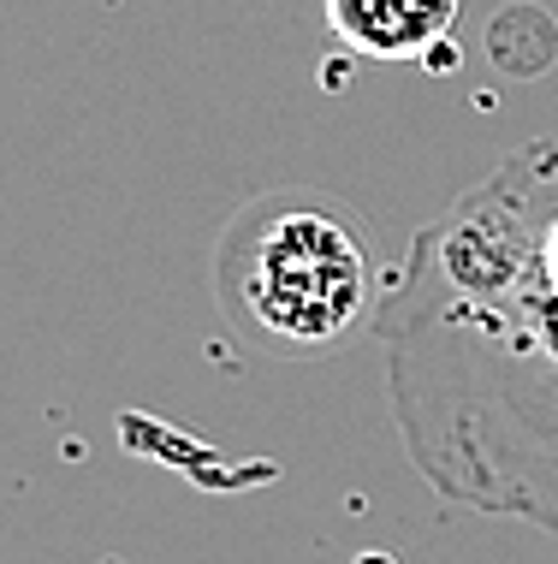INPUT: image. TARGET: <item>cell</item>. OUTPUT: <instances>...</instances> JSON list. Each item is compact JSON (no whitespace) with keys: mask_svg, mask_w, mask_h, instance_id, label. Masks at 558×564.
<instances>
[{"mask_svg":"<svg viewBox=\"0 0 558 564\" xmlns=\"http://www.w3.org/2000/svg\"><path fill=\"white\" fill-rule=\"evenodd\" d=\"M374 339L416 476L558 535V137L511 149L422 226Z\"/></svg>","mask_w":558,"mask_h":564,"instance_id":"1","label":"cell"},{"mask_svg":"<svg viewBox=\"0 0 558 564\" xmlns=\"http://www.w3.org/2000/svg\"><path fill=\"white\" fill-rule=\"evenodd\" d=\"M215 292L244 333L315 357L374 310V238L327 191H267L220 232Z\"/></svg>","mask_w":558,"mask_h":564,"instance_id":"2","label":"cell"},{"mask_svg":"<svg viewBox=\"0 0 558 564\" xmlns=\"http://www.w3.org/2000/svg\"><path fill=\"white\" fill-rule=\"evenodd\" d=\"M327 30L351 54L369 59H422L451 42L463 0H321Z\"/></svg>","mask_w":558,"mask_h":564,"instance_id":"3","label":"cell"}]
</instances>
